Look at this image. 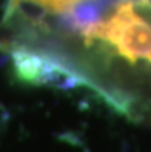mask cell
Segmentation results:
<instances>
[{
	"label": "cell",
	"instance_id": "7a4b0ae2",
	"mask_svg": "<svg viewBox=\"0 0 151 152\" xmlns=\"http://www.w3.org/2000/svg\"><path fill=\"white\" fill-rule=\"evenodd\" d=\"M99 2L100 0H10L6 10V20H13L29 11L31 14H37V17L45 15L66 19L83 8H88ZM37 17H34V19H37Z\"/></svg>",
	"mask_w": 151,
	"mask_h": 152
},
{
	"label": "cell",
	"instance_id": "6da1fadb",
	"mask_svg": "<svg viewBox=\"0 0 151 152\" xmlns=\"http://www.w3.org/2000/svg\"><path fill=\"white\" fill-rule=\"evenodd\" d=\"M13 46L29 78H66L130 115L151 112V0H100Z\"/></svg>",
	"mask_w": 151,
	"mask_h": 152
}]
</instances>
